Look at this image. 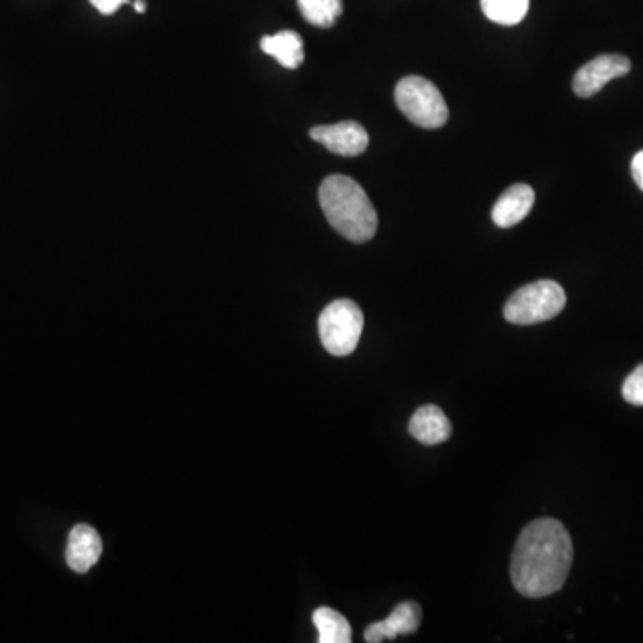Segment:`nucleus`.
Returning <instances> with one entry per match:
<instances>
[{
  "mask_svg": "<svg viewBox=\"0 0 643 643\" xmlns=\"http://www.w3.org/2000/svg\"><path fill=\"white\" fill-rule=\"evenodd\" d=\"M574 560L565 525L554 519L531 522L511 556V583L524 597H547L562 590Z\"/></svg>",
  "mask_w": 643,
  "mask_h": 643,
  "instance_id": "obj_1",
  "label": "nucleus"
},
{
  "mask_svg": "<svg viewBox=\"0 0 643 643\" xmlns=\"http://www.w3.org/2000/svg\"><path fill=\"white\" fill-rule=\"evenodd\" d=\"M319 201L329 224L352 243H365L378 231V213L354 179L334 174L320 184Z\"/></svg>",
  "mask_w": 643,
  "mask_h": 643,
  "instance_id": "obj_2",
  "label": "nucleus"
},
{
  "mask_svg": "<svg viewBox=\"0 0 643 643\" xmlns=\"http://www.w3.org/2000/svg\"><path fill=\"white\" fill-rule=\"evenodd\" d=\"M565 304L566 295L562 284L551 279H542L519 288L508 299L504 319L515 325L540 324L560 315Z\"/></svg>",
  "mask_w": 643,
  "mask_h": 643,
  "instance_id": "obj_3",
  "label": "nucleus"
},
{
  "mask_svg": "<svg viewBox=\"0 0 643 643\" xmlns=\"http://www.w3.org/2000/svg\"><path fill=\"white\" fill-rule=\"evenodd\" d=\"M395 102L410 122L422 129H440L449 119L448 104L433 82L420 76L401 79L395 88Z\"/></svg>",
  "mask_w": 643,
  "mask_h": 643,
  "instance_id": "obj_4",
  "label": "nucleus"
},
{
  "mask_svg": "<svg viewBox=\"0 0 643 643\" xmlns=\"http://www.w3.org/2000/svg\"><path fill=\"white\" fill-rule=\"evenodd\" d=\"M363 311L349 299L334 301L320 313V342L333 356H349L356 351L363 333Z\"/></svg>",
  "mask_w": 643,
  "mask_h": 643,
  "instance_id": "obj_5",
  "label": "nucleus"
},
{
  "mask_svg": "<svg viewBox=\"0 0 643 643\" xmlns=\"http://www.w3.org/2000/svg\"><path fill=\"white\" fill-rule=\"evenodd\" d=\"M630 70L631 61L625 56H597L595 60L589 61L575 72L572 90H574L575 96L590 99V97L597 96L607 82L616 78H624L625 73H630Z\"/></svg>",
  "mask_w": 643,
  "mask_h": 643,
  "instance_id": "obj_6",
  "label": "nucleus"
},
{
  "mask_svg": "<svg viewBox=\"0 0 643 643\" xmlns=\"http://www.w3.org/2000/svg\"><path fill=\"white\" fill-rule=\"evenodd\" d=\"M310 137L315 142L322 143L328 151L343 158H356L369 147L366 129L354 120H345L333 125H319L311 129Z\"/></svg>",
  "mask_w": 643,
  "mask_h": 643,
  "instance_id": "obj_7",
  "label": "nucleus"
},
{
  "mask_svg": "<svg viewBox=\"0 0 643 643\" xmlns=\"http://www.w3.org/2000/svg\"><path fill=\"white\" fill-rule=\"evenodd\" d=\"M102 556V540L92 525L79 524L70 531L67 563L78 574H87Z\"/></svg>",
  "mask_w": 643,
  "mask_h": 643,
  "instance_id": "obj_8",
  "label": "nucleus"
},
{
  "mask_svg": "<svg viewBox=\"0 0 643 643\" xmlns=\"http://www.w3.org/2000/svg\"><path fill=\"white\" fill-rule=\"evenodd\" d=\"M420 619L422 610L419 604L411 601L401 603L390 613L389 619L366 627L365 640L369 643H379L395 640L399 634H413L420 627Z\"/></svg>",
  "mask_w": 643,
  "mask_h": 643,
  "instance_id": "obj_9",
  "label": "nucleus"
},
{
  "mask_svg": "<svg viewBox=\"0 0 643 643\" xmlns=\"http://www.w3.org/2000/svg\"><path fill=\"white\" fill-rule=\"evenodd\" d=\"M534 204L533 188L528 184H513L499 197L492 210L493 224L501 229H510L521 224L531 213Z\"/></svg>",
  "mask_w": 643,
  "mask_h": 643,
  "instance_id": "obj_10",
  "label": "nucleus"
},
{
  "mask_svg": "<svg viewBox=\"0 0 643 643\" xmlns=\"http://www.w3.org/2000/svg\"><path fill=\"white\" fill-rule=\"evenodd\" d=\"M452 425L448 415L439 406L428 404L419 408L410 420V434L424 445H439L448 442Z\"/></svg>",
  "mask_w": 643,
  "mask_h": 643,
  "instance_id": "obj_11",
  "label": "nucleus"
},
{
  "mask_svg": "<svg viewBox=\"0 0 643 643\" xmlns=\"http://www.w3.org/2000/svg\"><path fill=\"white\" fill-rule=\"evenodd\" d=\"M261 51L275 58L284 69H299L304 61V43L295 31H281L274 37L261 38Z\"/></svg>",
  "mask_w": 643,
  "mask_h": 643,
  "instance_id": "obj_12",
  "label": "nucleus"
},
{
  "mask_svg": "<svg viewBox=\"0 0 643 643\" xmlns=\"http://www.w3.org/2000/svg\"><path fill=\"white\" fill-rule=\"evenodd\" d=\"M313 624L319 631V643L352 642V627L342 613L333 607L322 606L313 613Z\"/></svg>",
  "mask_w": 643,
  "mask_h": 643,
  "instance_id": "obj_13",
  "label": "nucleus"
},
{
  "mask_svg": "<svg viewBox=\"0 0 643 643\" xmlns=\"http://www.w3.org/2000/svg\"><path fill=\"white\" fill-rule=\"evenodd\" d=\"M302 17L311 26L333 28L343 13V0H297Z\"/></svg>",
  "mask_w": 643,
  "mask_h": 643,
  "instance_id": "obj_14",
  "label": "nucleus"
},
{
  "mask_svg": "<svg viewBox=\"0 0 643 643\" xmlns=\"http://www.w3.org/2000/svg\"><path fill=\"white\" fill-rule=\"evenodd\" d=\"M486 19L501 26H516L530 10V0H481Z\"/></svg>",
  "mask_w": 643,
  "mask_h": 643,
  "instance_id": "obj_15",
  "label": "nucleus"
},
{
  "mask_svg": "<svg viewBox=\"0 0 643 643\" xmlns=\"http://www.w3.org/2000/svg\"><path fill=\"white\" fill-rule=\"evenodd\" d=\"M622 398L631 406H643V363L636 366L622 384Z\"/></svg>",
  "mask_w": 643,
  "mask_h": 643,
  "instance_id": "obj_16",
  "label": "nucleus"
},
{
  "mask_svg": "<svg viewBox=\"0 0 643 643\" xmlns=\"http://www.w3.org/2000/svg\"><path fill=\"white\" fill-rule=\"evenodd\" d=\"M90 2L99 13L110 17V14L117 13L123 4H128L129 0H90Z\"/></svg>",
  "mask_w": 643,
  "mask_h": 643,
  "instance_id": "obj_17",
  "label": "nucleus"
},
{
  "mask_svg": "<svg viewBox=\"0 0 643 643\" xmlns=\"http://www.w3.org/2000/svg\"><path fill=\"white\" fill-rule=\"evenodd\" d=\"M631 172H633L634 183L639 184L643 192V151L634 155L633 161H631Z\"/></svg>",
  "mask_w": 643,
  "mask_h": 643,
  "instance_id": "obj_18",
  "label": "nucleus"
},
{
  "mask_svg": "<svg viewBox=\"0 0 643 643\" xmlns=\"http://www.w3.org/2000/svg\"><path fill=\"white\" fill-rule=\"evenodd\" d=\"M134 10H137L138 13H145L147 10L145 0H137V2H134Z\"/></svg>",
  "mask_w": 643,
  "mask_h": 643,
  "instance_id": "obj_19",
  "label": "nucleus"
}]
</instances>
